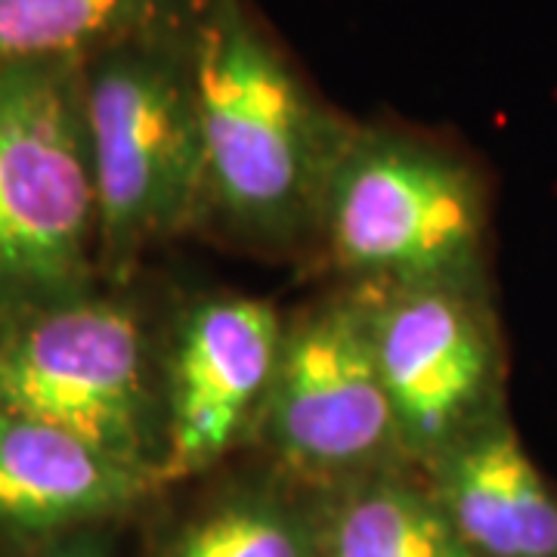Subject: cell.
Wrapping results in <instances>:
<instances>
[{"instance_id": "cell-1", "label": "cell", "mask_w": 557, "mask_h": 557, "mask_svg": "<svg viewBox=\"0 0 557 557\" xmlns=\"http://www.w3.org/2000/svg\"><path fill=\"white\" fill-rule=\"evenodd\" d=\"M205 223L258 251L317 242L354 121L307 84L248 0H205L193 28Z\"/></svg>"}, {"instance_id": "cell-2", "label": "cell", "mask_w": 557, "mask_h": 557, "mask_svg": "<svg viewBox=\"0 0 557 557\" xmlns=\"http://www.w3.org/2000/svg\"><path fill=\"white\" fill-rule=\"evenodd\" d=\"M193 28L121 40L81 65L109 288L152 248L205 223Z\"/></svg>"}, {"instance_id": "cell-3", "label": "cell", "mask_w": 557, "mask_h": 557, "mask_svg": "<svg viewBox=\"0 0 557 557\" xmlns=\"http://www.w3.org/2000/svg\"><path fill=\"white\" fill-rule=\"evenodd\" d=\"M313 248L344 285H490V183L456 146L354 124L322 196Z\"/></svg>"}, {"instance_id": "cell-4", "label": "cell", "mask_w": 557, "mask_h": 557, "mask_svg": "<svg viewBox=\"0 0 557 557\" xmlns=\"http://www.w3.org/2000/svg\"><path fill=\"white\" fill-rule=\"evenodd\" d=\"M81 65H0V317L102 285Z\"/></svg>"}, {"instance_id": "cell-5", "label": "cell", "mask_w": 557, "mask_h": 557, "mask_svg": "<svg viewBox=\"0 0 557 557\" xmlns=\"http://www.w3.org/2000/svg\"><path fill=\"white\" fill-rule=\"evenodd\" d=\"M0 412L65 428L161 483L159 347L121 288L0 317Z\"/></svg>"}, {"instance_id": "cell-6", "label": "cell", "mask_w": 557, "mask_h": 557, "mask_svg": "<svg viewBox=\"0 0 557 557\" xmlns=\"http://www.w3.org/2000/svg\"><path fill=\"white\" fill-rule=\"evenodd\" d=\"M255 443L317 490L412 468L357 285L285 319Z\"/></svg>"}, {"instance_id": "cell-7", "label": "cell", "mask_w": 557, "mask_h": 557, "mask_svg": "<svg viewBox=\"0 0 557 557\" xmlns=\"http://www.w3.org/2000/svg\"><path fill=\"white\" fill-rule=\"evenodd\" d=\"M409 465L421 471L505 416V341L490 285H357Z\"/></svg>"}, {"instance_id": "cell-8", "label": "cell", "mask_w": 557, "mask_h": 557, "mask_svg": "<svg viewBox=\"0 0 557 557\" xmlns=\"http://www.w3.org/2000/svg\"><path fill=\"white\" fill-rule=\"evenodd\" d=\"M282 332L285 319L260 298L214 295L183 310L159 350L161 486L199 478L255 440Z\"/></svg>"}, {"instance_id": "cell-9", "label": "cell", "mask_w": 557, "mask_h": 557, "mask_svg": "<svg viewBox=\"0 0 557 557\" xmlns=\"http://www.w3.org/2000/svg\"><path fill=\"white\" fill-rule=\"evenodd\" d=\"M159 486L152 471L65 428L0 412V536L40 545L97 530Z\"/></svg>"}, {"instance_id": "cell-10", "label": "cell", "mask_w": 557, "mask_h": 557, "mask_svg": "<svg viewBox=\"0 0 557 557\" xmlns=\"http://www.w3.org/2000/svg\"><path fill=\"white\" fill-rule=\"evenodd\" d=\"M478 557H557V493L508 412L418 471Z\"/></svg>"}, {"instance_id": "cell-11", "label": "cell", "mask_w": 557, "mask_h": 557, "mask_svg": "<svg viewBox=\"0 0 557 557\" xmlns=\"http://www.w3.org/2000/svg\"><path fill=\"white\" fill-rule=\"evenodd\" d=\"M317 557H478L416 468L319 490Z\"/></svg>"}, {"instance_id": "cell-12", "label": "cell", "mask_w": 557, "mask_h": 557, "mask_svg": "<svg viewBox=\"0 0 557 557\" xmlns=\"http://www.w3.org/2000/svg\"><path fill=\"white\" fill-rule=\"evenodd\" d=\"M205 0H0V65L87 60L112 44L183 32Z\"/></svg>"}, {"instance_id": "cell-13", "label": "cell", "mask_w": 557, "mask_h": 557, "mask_svg": "<svg viewBox=\"0 0 557 557\" xmlns=\"http://www.w3.org/2000/svg\"><path fill=\"white\" fill-rule=\"evenodd\" d=\"M156 557H317L313 520L270 493H239L189 520Z\"/></svg>"}, {"instance_id": "cell-14", "label": "cell", "mask_w": 557, "mask_h": 557, "mask_svg": "<svg viewBox=\"0 0 557 557\" xmlns=\"http://www.w3.org/2000/svg\"><path fill=\"white\" fill-rule=\"evenodd\" d=\"M28 557H109V542L97 530H84L53 542H40Z\"/></svg>"}]
</instances>
